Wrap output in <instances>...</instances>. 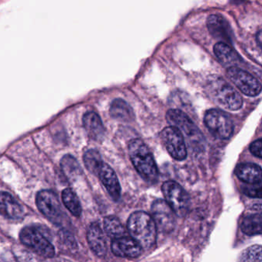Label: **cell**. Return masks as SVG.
Segmentation results:
<instances>
[{
  "label": "cell",
  "instance_id": "cell-1",
  "mask_svg": "<svg viewBox=\"0 0 262 262\" xmlns=\"http://www.w3.org/2000/svg\"><path fill=\"white\" fill-rule=\"evenodd\" d=\"M130 159L141 177L150 183H155L159 179V170L146 144L139 139H133L128 144Z\"/></svg>",
  "mask_w": 262,
  "mask_h": 262
},
{
  "label": "cell",
  "instance_id": "cell-2",
  "mask_svg": "<svg viewBox=\"0 0 262 262\" xmlns=\"http://www.w3.org/2000/svg\"><path fill=\"white\" fill-rule=\"evenodd\" d=\"M127 228L131 237L142 248H151L156 242L157 228L152 217L145 211H136L129 216Z\"/></svg>",
  "mask_w": 262,
  "mask_h": 262
},
{
  "label": "cell",
  "instance_id": "cell-3",
  "mask_svg": "<svg viewBox=\"0 0 262 262\" xmlns=\"http://www.w3.org/2000/svg\"><path fill=\"white\" fill-rule=\"evenodd\" d=\"M205 90L208 96L225 110L236 111L243 105L240 94L222 78L212 76L207 82Z\"/></svg>",
  "mask_w": 262,
  "mask_h": 262
},
{
  "label": "cell",
  "instance_id": "cell-4",
  "mask_svg": "<svg viewBox=\"0 0 262 262\" xmlns=\"http://www.w3.org/2000/svg\"><path fill=\"white\" fill-rule=\"evenodd\" d=\"M166 119L170 126L176 127L181 132L184 139H186L189 145L202 147L205 143L202 133L184 112L179 110H168Z\"/></svg>",
  "mask_w": 262,
  "mask_h": 262
},
{
  "label": "cell",
  "instance_id": "cell-5",
  "mask_svg": "<svg viewBox=\"0 0 262 262\" xmlns=\"http://www.w3.org/2000/svg\"><path fill=\"white\" fill-rule=\"evenodd\" d=\"M162 191L170 208L179 217H184L189 209L190 199L185 189L174 181H168L162 185Z\"/></svg>",
  "mask_w": 262,
  "mask_h": 262
},
{
  "label": "cell",
  "instance_id": "cell-6",
  "mask_svg": "<svg viewBox=\"0 0 262 262\" xmlns=\"http://www.w3.org/2000/svg\"><path fill=\"white\" fill-rule=\"evenodd\" d=\"M204 122L213 136L222 140L230 139L234 132L231 118L219 110H210L205 113Z\"/></svg>",
  "mask_w": 262,
  "mask_h": 262
},
{
  "label": "cell",
  "instance_id": "cell-7",
  "mask_svg": "<svg viewBox=\"0 0 262 262\" xmlns=\"http://www.w3.org/2000/svg\"><path fill=\"white\" fill-rule=\"evenodd\" d=\"M19 238L24 245L31 248L39 255L45 257H52L55 255L53 244L36 228L33 227L23 228Z\"/></svg>",
  "mask_w": 262,
  "mask_h": 262
},
{
  "label": "cell",
  "instance_id": "cell-8",
  "mask_svg": "<svg viewBox=\"0 0 262 262\" xmlns=\"http://www.w3.org/2000/svg\"><path fill=\"white\" fill-rule=\"evenodd\" d=\"M227 77L242 92L248 96L260 94L261 85L255 77L248 72L237 67H229L226 70Z\"/></svg>",
  "mask_w": 262,
  "mask_h": 262
},
{
  "label": "cell",
  "instance_id": "cell-9",
  "mask_svg": "<svg viewBox=\"0 0 262 262\" xmlns=\"http://www.w3.org/2000/svg\"><path fill=\"white\" fill-rule=\"evenodd\" d=\"M38 209L49 220L55 224H61L63 220L64 213L57 196L50 190H42L36 195Z\"/></svg>",
  "mask_w": 262,
  "mask_h": 262
},
{
  "label": "cell",
  "instance_id": "cell-10",
  "mask_svg": "<svg viewBox=\"0 0 262 262\" xmlns=\"http://www.w3.org/2000/svg\"><path fill=\"white\" fill-rule=\"evenodd\" d=\"M163 145L173 159L178 161L185 160L187 157V148L182 133L176 127L168 126L164 128L160 134Z\"/></svg>",
  "mask_w": 262,
  "mask_h": 262
},
{
  "label": "cell",
  "instance_id": "cell-11",
  "mask_svg": "<svg viewBox=\"0 0 262 262\" xmlns=\"http://www.w3.org/2000/svg\"><path fill=\"white\" fill-rule=\"evenodd\" d=\"M151 217L156 228L162 232L169 233L176 227V214L165 200L155 201L151 205Z\"/></svg>",
  "mask_w": 262,
  "mask_h": 262
},
{
  "label": "cell",
  "instance_id": "cell-12",
  "mask_svg": "<svg viewBox=\"0 0 262 262\" xmlns=\"http://www.w3.org/2000/svg\"><path fill=\"white\" fill-rule=\"evenodd\" d=\"M111 248L115 255L128 258H136L142 252V248L139 244L133 237L127 236L113 240Z\"/></svg>",
  "mask_w": 262,
  "mask_h": 262
},
{
  "label": "cell",
  "instance_id": "cell-13",
  "mask_svg": "<svg viewBox=\"0 0 262 262\" xmlns=\"http://www.w3.org/2000/svg\"><path fill=\"white\" fill-rule=\"evenodd\" d=\"M207 27L210 33L222 42H231L232 30L228 21L219 14H213L207 19Z\"/></svg>",
  "mask_w": 262,
  "mask_h": 262
},
{
  "label": "cell",
  "instance_id": "cell-14",
  "mask_svg": "<svg viewBox=\"0 0 262 262\" xmlns=\"http://www.w3.org/2000/svg\"><path fill=\"white\" fill-rule=\"evenodd\" d=\"M97 176L100 179L101 182L106 188L108 194L111 196L113 200L119 201L121 198V185L119 184V179L114 170L107 165L103 163L98 171Z\"/></svg>",
  "mask_w": 262,
  "mask_h": 262
},
{
  "label": "cell",
  "instance_id": "cell-15",
  "mask_svg": "<svg viewBox=\"0 0 262 262\" xmlns=\"http://www.w3.org/2000/svg\"><path fill=\"white\" fill-rule=\"evenodd\" d=\"M0 214L7 219L19 220L24 216V209L10 193L0 191Z\"/></svg>",
  "mask_w": 262,
  "mask_h": 262
},
{
  "label": "cell",
  "instance_id": "cell-16",
  "mask_svg": "<svg viewBox=\"0 0 262 262\" xmlns=\"http://www.w3.org/2000/svg\"><path fill=\"white\" fill-rule=\"evenodd\" d=\"M87 242L95 254L102 257L106 254L107 245L105 235L97 223H93L87 231Z\"/></svg>",
  "mask_w": 262,
  "mask_h": 262
},
{
  "label": "cell",
  "instance_id": "cell-17",
  "mask_svg": "<svg viewBox=\"0 0 262 262\" xmlns=\"http://www.w3.org/2000/svg\"><path fill=\"white\" fill-rule=\"evenodd\" d=\"M82 121L89 136L93 140H102L105 134V128L99 115L94 112H89L84 115Z\"/></svg>",
  "mask_w": 262,
  "mask_h": 262
},
{
  "label": "cell",
  "instance_id": "cell-18",
  "mask_svg": "<svg viewBox=\"0 0 262 262\" xmlns=\"http://www.w3.org/2000/svg\"><path fill=\"white\" fill-rule=\"evenodd\" d=\"M235 174L246 184L261 183V168L254 163H241L236 167Z\"/></svg>",
  "mask_w": 262,
  "mask_h": 262
},
{
  "label": "cell",
  "instance_id": "cell-19",
  "mask_svg": "<svg viewBox=\"0 0 262 262\" xmlns=\"http://www.w3.org/2000/svg\"><path fill=\"white\" fill-rule=\"evenodd\" d=\"M214 53L217 59L224 65L229 67H236L242 63V59L238 53L231 48V46L225 42H219L214 47Z\"/></svg>",
  "mask_w": 262,
  "mask_h": 262
},
{
  "label": "cell",
  "instance_id": "cell-20",
  "mask_svg": "<svg viewBox=\"0 0 262 262\" xmlns=\"http://www.w3.org/2000/svg\"><path fill=\"white\" fill-rule=\"evenodd\" d=\"M110 115L115 119L122 122H131L134 119V113L130 105L123 99H115L110 106Z\"/></svg>",
  "mask_w": 262,
  "mask_h": 262
},
{
  "label": "cell",
  "instance_id": "cell-21",
  "mask_svg": "<svg viewBox=\"0 0 262 262\" xmlns=\"http://www.w3.org/2000/svg\"><path fill=\"white\" fill-rule=\"evenodd\" d=\"M242 231L247 235H258L261 234V214H250L244 217L241 225Z\"/></svg>",
  "mask_w": 262,
  "mask_h": 262
},
{
  "label": "cell",
  "instance_id": "cell-22",
  "mask_svg": "<svg viewBox=\"0 0 262 262\" xmlns=\"http://www.w3.org/2000/svg\"><path fill=\"white\" fill-rule=\"evenodd\" d=\"M62 199L66 208L71 212L73 215L76 217H79L81 215L82 205L77 194L73 190L70 188L64 189L62 193Z\"/></svg>",
  "mask_w": 262,
  "mask_h": 262
},
{
  "label": "cell",
  "instance_id": "cell-23",
  "mask_svg": "<svg viewBox=\"0 0 262 262\" xmlns=\"http://www.w3.org/2000/svg\"><path fill=\"white\" fill-rule=\"evenodd\" d=\"M103 224L105 232L113 240L125 236V228L117 217L107 216L104 219Z\"/></svg>",
  "mask_w": 262,
  "mask_h": 262
},
{
  "label": "cell",
  "instance_id": "cell-24",
  "mask_svg": "<svg viewBox=\"0 0 262 262\" xmlns=\"http://www.w3.org/2000/svg\"><path fill=\"white\" fill-rule=\"evenodd\" d=\"M83 160L87 169L95 174H98L99 168L104 163L100 153L95 149L88 150L84 154Z\"/></svg>",
  "mask_w": 262,
  "mask_h": 262
},
{
  "label": "cell",
  "instance_id": "cell-25",
  "mask_svg": "<svg viewBox=\"0 0 262 262\" xmlns=\"http://www.w3.org/2000/svg\"><path fill=\"white\" fill-rule=\"evenodd\" d=\"M61 167L63 172L71 179L72 177L79 174L81 172L80 166L74 157L72 156H65L61 161Z\"/></svg>",
  "mask_w": 262,
  "mask_h": 262
},
{
  "label": "cell",
  "instance_id": "cell-26",
  "mask_svg": "<svg viewBox=\"0 0 262 262\" xmlns=\"http://www.w3.org/2000/svg\"><path fill=\"white\" fill-rule=\"evenodd\" d=\"M240 262H261V246L253 245L241 254Z\"/></svg>",
  "mask_w": 262,
  "mask_h": 262
},
{
  "label": "cell",
  "instance_id": "cell-27",
  "mask_svg": "<svg viewBox=\"0 0 262 262\" xmlns=\"http://www.w3.org/2000/svg\"><path fill=\"white\" fill-rule=\"evenodd\" d=\"M261 183L246 184L242 186V191L245 195L251 198L260 199L262 194Z\"/></svg>",
  "mask_w": 262,
  "mask_h": 262
},
{
  "label": "cell",
  "instance_id": "cell-28",
  "mask_svg": "<svg viewBox=\"0 0 262 262\" xmlns=\"http://www.w3.org/2000/svg\"><path fill=\"white\" fill-rule=\"evenodd\" d=\"M262 141L261 139H259L257 140L254 141L250 145V151L256 157L261 159L262 157Z\"/></svg>",
  "mask_w": 262,
  "mask_h": 262
},
{
  "label": "cell",
  "instance_id": "cell-29",
  "mask_svg": "<svg viewBox=\"0 0 262 262\" xmlns=\"http://www.w3.org/2000/svg\"><path fill=\"white\" fill-rule=\"evenodd\" d=\"M260 37H261V32L259 31L258 33H257V40H258V45L260 47V42H261V41H260Z\"/></svg>",
  "mask_w": 262,
  "mask_h": 262
}]
</instances>
